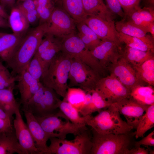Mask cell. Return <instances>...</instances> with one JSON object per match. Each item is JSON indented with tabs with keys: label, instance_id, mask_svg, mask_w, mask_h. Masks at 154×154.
<instances>
[{
	"label": "cell",
	"instance_id": "obj_23",
	"mask_svg": "<svg viewBox=\"0 0 154 154\" xmlns=\"http://www.w3.org/2000/svg\"><path fill=\"white\" fill-rule=\"evenodd\" d=\"M8 19L14 34L22 36L29 27L30 24L24 13L17 7L11 8Z\"/></svg>",
	"mask_w": 154,
	"mask_h": 154
},
{
	"label": "cell",
	"instance_id": "obj_51",
	"mask_svg": "<svg viewBox=\"0 0 154 154\" xmlns=\"http://www.w3.org/2000/svg\"><path fill=\"white\" fill-rule=\"evenodd\" d=\"M144 7L154 9V0H143Z\"/></svg>",
	"mask_w": 154,
	"mask_h": 154
},
{
	"label": "cell",
	"instance_id": "obj_42",
	"mask_svg": "<svg viewBox=\"0 0 154 154\" xmlns=\"http://www.w3.org/2000/svg\"><path fill=\"white\" fill-rule=\"evenodd\" d=\"M144 145L148 147L154 146V131L149 134L147 136L143 137L138 141H135L134 146H139Z\"/></svg>",
	"mask_w": 154,
	"mask_h": 154
},
{
	"label": "cell",
	"instance_id": "obj_28",
	"mask_svg": "<svg viewBox=\"0 0 154 154\" xmlns=\"http://www.w3.org/2000/svg\"><path fill=\"white\" fill-rule=\"evenodd\" d=\"M65 11L76 24L84 22L88 16L83 7L82 0H63Z\"/></svg>",
	"mask_w": 154,
	"mask_h": 154
},
{
	"label": "cell",
	"instance_id": "obj_15",
	"mask_svg": "<svg viewBox=\"0 0 154 154\" xmlns=\"http://www.w3.org/2000/svg\"><path fill=\"white\" fill-rule=\"evenodd\" d=\"M84 22L102 41L109 40L121 44L118 39L117 31L113 19L88 16Z\"/></svg>",
	"mask_w": 154,
	"mask_h": 154
},
{
	"label": "cell",
	"instance_id": "obj_12",
	"mask_svg": "<svg viewBox=\"0 0 154 154\" xmlns=\"http://www.w3.org/2000/svg\"><path fill=\"white\" fill-rule=\"evenodd\" d=\"M111 75L117 78L130 91L139 85H145L140 80L132 65L121 56L117 61L108 69Z\"/></svg>",
	"mask_w": 154,
	"mask_h": 154
},
{
	"label": "cell",
	"instance_id": "obj_5",
	"mask_svg": "<svg viewBox=\"0 0 154 154\" xmlns=\"http://www.w3.org/2000/svg\"><path fill=\"white\" fill-rule=\"evenodd\" d=\"M74 136L71 140L50 138L47 154H90L92 146L91 130L87 127Z\"/></svg>",
	"mask_w": 154,
	"mask_h": 154
},
{
	"label": "cell",
	"instance_id": "obj_31",
	"mask_svg": "<svg viewBox=\"0 0 154 154\" xmlns=\"http://www.w3.org/2000/svg\"><path fill=\"white\" fill-rule=\"evenodd\" d=\"M154 126V104L149 106L134 132L136 139L143 137L145 134Z\"/></svg>",
	"mask_w": 154,
	"mask_h": 154
},
{
	"label": "cell",
	"instance_id": "obj_6",
	"mask_svg": "<svg viewBox=\"0 0 154 154\" xmlns=\"http://www.w3.org/2000/svg\"><path fill=\"white\" fill-rule=\"evenodd\" d=\"M52 89L44 85L40 86L27 104L23 107L35 116L44 117L57 113L61 100Z\"/></svg>",
	"mask_w": 154,
	"mask_h": 154
},
{
	"label": "cell",
	"instance_id": "obj_44",
	"mask_svg": "<svg viewBox=\"0 0 154 154\" xmlns=\"http://www.w3.org/2000/svg\"><path fill=\"white\" fill-rule=\"evenodd\" d=\"M29 24H34L39 20V17L36 9L23 13Z\"/></svg>",
	"mask_w": 154,
	"mask_h": 154
},
{
	"label": "cell",
	"instance_id": "obj_34",
	"mask_svg": "<svg viewBox=\"0 0 154 154\" xmlns=\"http://www.w3.org/2000/svg\"><path fill=\"white\" fill-rule=\"evenodd\" d=\"M86 92L78 87H68L65 98L67 101L76 108L78 111L82 107Z\"/></svg>",
	"mask_w": 154,
	"mask_h": 154
},
{
	"label": "cell",
	"instance_id": "obj_27",
	"mask_svg": "<svg viewBox=\"0 0 154 154\" xmlns=\"http://www.w3.org/2000/svg\"><path fill=\"white\" fill-rule=\"evenodd\" d=\"M76 25L78 31L77 36L89 50L91 51L101 43L102 40L84 22Z\"/></svg>",
	"mask_w": 154,
	"mask_h": 154
},
{
	"label": "cell",
	"instance_id": "obj_40",
	"mask_svg": "<svg viewBox=\"0 0 154 154\" xmlns=\"http://www.w3.org/2000/svg\"><path fill=\"white\" fill-rule=\"evenodd\" d=\"M125 16L140 6L141 0H119Z\"/></svg>",
	"mask_w": 154,
	"mask_h": 154
},
{
	"label": "cell",
	"instance_id": "obj_35",
	"mask_svg": "<svg viewBox=\"0 0 154 154\" xmlns=\"http://www.w3.org/2000/svg\"><path fill=\"white\" fill-rule=\"evenodd\" d=\"M61 41L56 38L46 49L40 54H37L44 64L45 69L54 57L61 51Z\"/></svg>",
	"mask_w": 154,
	"mask_h": 154
},
{
	"label": "cell",
	"instance_id": "obj_24",
	"mask_svg": "<svg viewBox=\"0 0 154 154\" xmlns=\"http://www.w3.org/2000/svg\"><path fill=\"white\" fill-rule=\"evenodd\" d=\"M140 104L149 106L154 104V90L151 86L139 85L130 91L128 98Z\"/></svg>",
	"mask_w": 154,
	"mask_h": 154
},
{
	"label": "cell",
	"instance_id": "obj_48",
	"mask_svg": "<svg viewBox=\"0 0 154 154\" xmlns=\"http://www.w3.org/2000/svg\"><path fill=\"white\" fill-rule=\"evenodd\" d=\"M0 118L7 122L13 124L12 123V118L0 107Z\"/></svg>",
	"mask_w": 154,
	"mask_h": 154
},
{
	"label": "cell",
	"instance_id": "obj_20",
	"mask_svg": "<svg viewBox=\"0 0 154 154\" xmlns=\"http://www.w3.org/2000/svg\"><path fill=\"white\" fill-rule=\"evenodd\" d=\"M23 37L0 32V58L5 63L13 54Z\"/></svg>",
	"mask_w": 154,
	"mask_h": 154
},
{
	"label": "cell",
	"instance_id": "obj_41",
	"mask_svg": "<svg viewBox=\"0 0 154 154\" xmlns=\"http://www.w3.org/2000/svg\"><path fill=\"white\" fill-rule=\"evenodd\" d=\"M106 6L113 14L118 15L123 18L125 15L122 9L119 0H105Z\"/></svg>",
	"mask_w": 154,
	"mask_h": 154
},
{
	"label": "cell",
	"instance_id": "obj_47",
	"mask_svg": "<svg viewBox=\"0 0 154 154\" xmlns=\"http://www.w3.org/2000/svg\"><path fill=\"white\" fill-rule=\"evenodd\" d=\"M16 1V0H0V5L5 10L7 8H12L13 7Z\"/></svg>",
	"mask_w": 154,
	"mask_h": 154
},
{
	"label": "cell",
	"instance_id": "obj_14",
	"mask_svg": "<svg viewBox=\"0 0 154 154\" xmlns=\"http://www.w3.org/2000/svg\"><path fill=\"white\" fill-rule=\"evenodd\" d=\"M19 108L15 113V117L13 125L18 142L27 154H40L35 146V142L28 127L24 121Z\"/></svg>",
	"mask_w": 154,
	"mask_h": 154
},
{
	"label": "cell",
	"instance_id": "obj_37",
	"mask_svg": "<svg viewBox=\"0 0 154 154\" xmlns=\"http://www.w3.org/2000/svg\"><path fill=\"white\" fill-rule=\"evenodd\" d=\"M45 69L44 64L39 56L35 53L26 69L33 78L40 81Z\"/></svg>",
	"mask_w": 154,
	"mask_h": 154
},
{
	"label": "cell",
	"instance_id": "obj_46",
	"mask_svg": "<svg viewBox=\"0 0 154 154\" xmlns=\"http://www.w3.org/2000/svg\"><path fill=\"white\" fill-rule=\"evenodd\" d=\"M149 150L147 148L145 149L141 146H134L129 150L128 154H149Z\"/></svg>",
	"mask_w": 154,
	"mask_h": 154
},
{
	"label": "cell",
	"instance_id": "obj_19",
	"mask_svg": "<svg viewBox=\"0 0 154 154\" xmlns=\"http://www.w3.org/2000/svg\"><path fill=\"white\" fill-rule=\"evenodd\" d=\"M115 25L118 32L140 39L154 52V38L151 35L147 34V32L145 29L136 25L124 18L116 22Z\"/></svg>",
	"mask_w": 154,
	"mask_h": 154
},
{
	"label": "cell",
	"instance_id": "obj_38",
	"mask_svg": "<svg viewBox=\"0 0 154 154\" xmlns=\"http://www.w3.org/2000/svg\"><path fill=\"white\" fill-rule=\"evenodd\" d=\"M38 5L36 9L39 17L40 24L47 21L54 9L51 0H38Z\"/></svg>",
	"mask_w": 154,
	"mask_h": 154
},
{
	"label": "cell",
	"instance_id": "obj_11",
	"mask_svg": "<svg viewBox=\"0 0 154 154\" xmlns=\"http://www.w3.org/2000/svg\"><path fill=\"white\" fill-rule=\"evenodd\" d=\"M95 89L112 104L129 97L130 91L117 78L110 75L100 78Z\"/></svg>",
	"mask_w": 154,
	"mask_h": 154
},
{
	"label": "cell",
	"instance_id": "obj_16",
	"mask_svg": "<svg viewBox=\"0 0 154 154\" xmlns=\"http://www.w3.org/2000/svg\"><path fill=\"white\" fill-rule=\"evenodd\" d=\"M115 103L120 114L124 116L127 123L135 129L149 106L139 104L128 98Z\"/></svg>",
	"mask_w": 154,
	"mask_h": 154
},
{
	"label": "cell",
	"instance_id": "obj_3",
	"mask_svg": "<svg viewBox=\"0 0 154 154\" xmlns=\"http://www.w3.org/2000/svg\"><path fill=\"white\" fill-rule=\"evenodd\" d=\"M98 113L95 116H84L86 125L98 133L117 134L129 132L133 129L121 118L115 103Z\"/></svg>",
	"mask_w": 154,
	"mask_h": 154
},
{
	"label": "cell",
	"instance_id": "obj_29",
	"mask_svg": "<svg viewBox=\"0 0 154 154\" xmlns=\"http://www.w3.org/2000/svg\"><path fill=\"white\" fill-rule=\"evenodd\" d=\"M14 88L0 89V107L12 118L16 109L19 107L13 94Z\"/></svg>",
	"mask_w": 154,
	"mask_h": 154
},
{
	"label": "cell",
	"instance_id": "obj_18",
	"mask_svg": "<svg viewBox=\"0 0 154 154\" xmlns=\"http://www.w3.org/2000/svg\"><path fill=\"white\" fill-rule=\"evenodd\" d=\"M27 125L35 142V146L40 154H47V142L49 138L35 116L30 112L23 109Z\"/></svg>",
	"mask_w": 154,
	"mask_h": 154
},
{
	"label": "cell",
	"instance_id": "obj_26",
	"mask_svg": "<svg viewBox=\"0 0 154 154\" xmlns=\"http://www.w3.org/2000/svg\"><path fill=\"white\" fill-rule=\"evenodd\" d=\"M121 56L132 66L139 65L154 56L151 51H144L125 46L121 48Z\"/></svg>",
	"mask_w": 154,
	"mask_h": 154
},
{
	"label": "cell",
	"instance_id": "obj_50",
	"mask_svg": "<svg viewBox=\"0 0 154 154\" xmlns=\"http://www.w3.org/2000/svg\"><path fill=\"white\" fill-rule=\"evenodd\" d=\"M146 29L147 33H150L154 38V22L148 24L146 27Z\"/></svg>",
	"mask_w": 154,
	"mask_h": 154
},
{
	"label": "cell",
	"instance_id": "obj_39",
	"mask_svg": "<svg viewBox=\"0 0 154 154\" xmlns=\"http://www.w3.org/2000/svg\"><path fill=\"white\" fill-rule=\"evenodd\" d=\"M0 60V89L15 87L16 76H13L8 68Z\"/></svg>",
	"mask_w": 154,
	"mask_h": 154
},
{
	"label": "cell",
	"instance_id": "obj_30",
	"mask_svg": "<svg viewBox=\"0 0 154 154\" xmlns=\"http://www.w3.org/2000/svg\"><path fill=\"white\" fill-rule=\"evenodd\" d=\"M132 66L140 80L149 85L154 86V57L139 65Z\"/></svg>",
	"mask_w": 154,
	"mask_h": 154
},
{
	"label": "cell",
	"instance_id": "obj_49",
	"mask_svg": "<svg viewBox=\"0 0 154 154\" xmlns=\"http://www.w3.org/2000/svg\"><path fill=\"white\" fill-rule=\"evenodd\" d=\"M9 27V23L7 19L0 15V28L7 29Z\"/></svg>",
	"mask_w": 154,
	"mask_h": 154
},
{
	"label": "cell",
	"instance_id": "obj_22",
	"mask_svg": "<svg viewBox=\"0 0 154 154\" xmlns=\"http://www.w3.org/2000/svg\"><path fill=\"white\" fill-rule=\"evenodd\" d=\"M27 154L19 144L14 130L0 132V154Z\"/></svg>",
	"mask_w": 154,
	"mask_h": 154
},
{
	"label": "cell",
	"instance_id": "obj_4",
	"mask_svg": "<svg viewBox=\"0 0 154 154\" xmlns=\"http://www.w3.org/2000/svg\"><path fill=\"white\" fill-rule=\"evenodd\" d=\"M92 146L90 154H128L134 146L135 134L131 131L119 134L103 135L91 129Z\"/></svg>",
	"mask_w": 154,
	"mask_h": 154
},
{
	"label": "cell",
	"instance_id": "obj_8",
	"mask_svg": "<svg viewBox=\"0 0 154 154\" xmlns=\"http://www.w3.org/2000/svg\"><path fill=\"white\" fill-rule=\"evenodd\" d=\"M35 117L49 139L52 137L65 139L68 134L75 135L87 127L86 125H77L69 120L63 121L60 118H64V115L59 110L52 115L44 117Z\"/></svg>",
	"mask_w": 154,
	"mask_h": 154
},
{
	"label": "cell",
	"instance_id": "obj_1",
	"mask_svg": "<svg viewBox=\"0 0 154 154\" xmlns=\"http://www.w3.org/2000/svg\"><path fill=\"white\" fill-rule=\"evenodd\" d=\"M46 23L39 24L24 37L16 49L5 62L12 74L16 76L26 69L36 53L38 47L46 33Z\"/></svg>",
	"mask_w": 154,
	"mask_h": 154
},
{
	"label": "cell",
	"instance_id": "obj_53",
	"mask_svg": "<svg viewBox=\"0 0 154 154\" xmlns=\"http://www.w3.org/2000/svg\"><path fill=\"white\" fill-rule=\"evenodd\" d=\"M148 150H149V154H154V150L152 149H151L149 148V147H147Z\"/></svg>",
	"mask_w": 154,
	"mask_h": 154
},
{
	"label": "cell",
	"instance_id": "obj_45",
	"mask_svg": "<svg viewBox=\"0 0 154 154\" xmlns=\"http://www.w3.org/2000/svg\"><path fill=\"white\" fill-rule=\"evenodd\" d=\"M14 130L13 124L9 123L0 118V132H9Z\"/></svg>",
	"mask_w": 154,
	"mask_h": 154
},
{
	"label": "cell",
	"instance_id": "obj_17",
	"mask_svg": "<svg viewBox=\"0 0 154 154\" xmlns=\"http://www.w3.org/2000/svg\"><path fill=\"white\" fill-rule=\"evenodd\" d=\"M17 87L23 107L27 104L39 89L41 82L33 78L25 69L16 76Z\"/></svg>",
	"mask_w": 154,
	"mask_h": 154
},
{
	"label": "cell",
	"instance_id": "obj_32",
	"mask_svg": "<svg viewBox=\"0 0 154 154\" xmlns=\"http://www.w3.org/2000/svg\"><path fill=\"white\" fill-rule=\"evenodd\" d=\"M59 109L66 118L72 123L78 125H86L85 122V117L81 116L78 110L68 102L65 98H63L61 101Z\"/></svg>",
	"mask_w": 154,
	"mask_h": 154
},
{
	"label": "cell",
	"instance_id": "obj_7",
	"mask_svg": "<svg viewBox=\"0 0 154 154\" xmlns=\"http://www.w3.org/2000/svg\"><path fill=\"white\" fill-rule=\"evenodd\" d=\"M75 33L66 35L62 38L61 51L72 58L80 60L99 76L104 75L105 70Z\"/></svg>",
	"mask_w": 154,
	"mask_h": 154
},
{
	"label": "cell",
	"instance_id": "obj_10",
	"mask_svg": "<svg viewBox=\"0 0 154 154\" xmlns=\"http://www.w3.org/2000/svg\"><path fill=\"white\" fill-rule=\"evenodd\" d=\"M46 23V33L55 37L62 38L74 33L75 22L65 11L60 8H54Z\"/></svg>",
	"mask_w": 154,
	"mask_h": 154
},
{
	"label": "cell",
	"instance_id": "obj_36",
	"mask_svg": "<svg viewBox=\"0 0 154 154\" xmlns=\"http://www.w3.org/2000/svg\"><path fill=\"white\" fill-rule=\"evenodd\" d=\"M117 36L121 44H125L127 46L142 51H147L150 50L152 52L143 41L138 38L128 36L117 31Z\"/></svg>",
	"mask_w": 154,
	"mask_h": 154
},
{
	"label": "cell",
	"instance_id": "obj_54",
	"mask_svg": "<svg viewBox=\"0 0 154 154\" xmlns=\"http://www.w3.org/2000/svg\"><path fill=\"white\" fill-rule=\"evenodd\" d=\"M25 0H18V1L19 2H21L22 1H23Z\"/></svg>",
	"mask_w": 154,
	"mask_h": 154
},
{
	"label": "cell",
	"instance_id": "obj_33",
	"mask_svg": "<svg viewBox=\"0 0 154 154\" xmlns=\"http://www.w3.org/2000/svg\"><path fill=\"white\" fill-rule=\"evenodd\" d=\"M92 100L85 114V116L91 115L95 112H98L103 109H106L111 104L96 90H91Z\"/></svg>",
	"mask_w": 154,
	"mask_h": 154
},
{
	"label": "cell",
	"instance_id": "obj_25",
	"mask_svg": "<svg viewBox=\"0 0 154 154\" xmlns=\"http://www.w3.org/2000/svg\"><path fill=\"white\" fill-rule=\"evenodd\" d=\"M84 11L88 16L113 19L112 14L102 0H82Z\"/></svg>",
	"mask_w": 154,
	"mask_h": 154
},
{
	"label": "cell",
	"instance_id": "obj_21",
	"mask_svg": "<svg viewBox=\"0 0 154 154\" xmlns=\"http://www.w3.org/2000/svg\"><path fill=\"white\" fill-rule=\"evenodd\" d=\"M123 18L146 30V27L148 24L154 22V9L146 7L142 8L139 6L125 15Z\"/></svg>",
	"mask_w": 154,
	"mask_h": 154
},
{
	"label": "cell",
	"instance_id": "obj_9",
	"mask_svg": "<svg viewBox=\"0 0 154 154\" xmlns=\"http://www.w3.org/2000/svg\"><path fill=\"white\" fill-rule=\"evenodd\" d=\"M100 76L89 66L80 60L72 58L69 71L68 87L78 86L86 92L95 88Z\"/></svg>",
	"mask_w": 154,
	"mask_h": 154
},
{
	"label": "cell",
	"instance_id": "obj_52",
	"mask_svg": "<svg viewBox=\"0 0 154 154\" xmlns=\"http://www.w3.org/2000/svg\"><path fill=\"white\" fill-rule=\"evenodd\" d=\"M0 15L8 19L9 15L6 11L0 5Z\"/></svg>",
	"mask_w": 154,
	"mask_h": 154
},
{
	"label": "cell",
	"instance_id": "obj_43",
	"mask_svg": "<svg viewBox=\"0 0 154 154\" xmlns=\"http://www.w3.org/2000/svg\"><path fill=\"white\" fill-rule=\"evenodd\" d=\"M23 13L36 9L33 0H27L19 2L17 7Z\"/></svg>",
	"mask_w": 154,
	"mask_h": 154
},
{
	"label": "cell",
	"instance_id": "obj_2",
	"mask_svg": "<svg viewBox=\"0 0 154 154\" xmlns=\"http://www.w3.org/2000/svg\"><path fill=\"white\" fill-rule=\"evenodd\" d=\"M45 68L40 80L45 86L52 89L59 96L65 98L72 58L61 51Z\"/></svg>",
	"mask_w": 154,
	"mask_h": 154
},
{
	"label": "cell",
	"instance_id": "obj_13",
	"mask_svg": "<svg viewBox=\"0 0 154 154\" xmlns=\"http://www.w3.org/2000/svg\"><path fill=\"white\" fill-rule=\"evenodd\" d=\"M121 44L110 40H102L99 45L90 51L103 68L107 70L121 57Z\"/></svg>",
	"mask_w": 154,
	"mask_h": 154
}]
</instances>
